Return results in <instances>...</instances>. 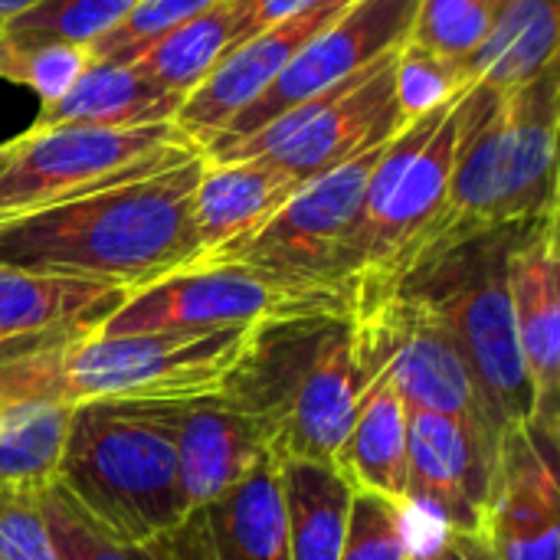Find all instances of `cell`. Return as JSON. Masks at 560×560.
<instances>
[{"instance_id": "obj_1", "label": "cell", "mask_w": 560, "mask_h": 560, "mask_svg": "<svg viewBox=\"0 0 560 560\" xmlns=\"http://www.w3.org/2000/svg\"><path fill=\"white\" fill-rule=\"evenodd\" d=\"M203 154L0 220V266L141 289L200 259L194 190Z\"/></svg>"}, {"instance_id": "obj_2", "label": "cell", "mask_w": 560, "mask_h": 560, "mask_svg": "<svg viewBox=\"0 0 560 560\" xmlns=\"http://www.w3.org/2000/svg\"><path fill=\"white\" fill-rule=\"evenodd\" d=\"M220 394L256 420L276 463L335 466L364 397L351 318L256 325Z\"/></svg>"}, {"instance_id": "obj_3", "label": "cell", "mask_w": 560, "mask_h": 560, "mask_svg": "<svg viewBox=\"0 0 560 560\" xmlns=\"http://www.w3.org/2000/svg\"><path fill=\"white\" fill-rule=\"evenodd\" d=\"M253 328L98 335L72 328L0 348V400H174L220 390Z\"/></svg>"}, {"instance_id": "obj_4", "label": "cell", "mask_w": 560, "mask_h": 560, "mask_svg": "<svg viewBox=\"0 0 560 560\" xmlns=\"http://www.w3.org/2000/svg\"><path fill=\"white\" fill-rule=\"evenodd\" d=\"M177 400H89L72 413L56 486L121 541H151L184 518Z\"/></svg>"}, {"instance_id": "obj_5", "label": "cell", "mask_w": 560, "mask_h": 560, "mask_svg": "<svg viewBox=\"0 0 560 560\" xmlns=\"http://www.w3.org/2000/svg\"><path fill=\"white\" fill-rule=\"evenodd\" d=\"M463 92L407 121L384 144L368 177L341 269L351 318L400 285L420 240L443 210L459 151Z\"/></svg>"}, {"instance_id": "obj_6", "label": "cell", "mask_w": 560, "mask_h": 560, "mask_svg": "<svg viewBox=\"0 0 560 560\" xmlns=\"http://www.w3.org/2000/svg\"><path fill=\"white\" fill-rule=\"evenodd\" d=\"M522 230L525 226L466 240L417 266L397 285L423 299L443 318L499 436L509 427H532V384L509 292V253Z\"/></svg>"}, {"instance_id": "obj_7", "label": "cell", "mask_w": 560, "mask_h": 560, "mask_svg": "<svg viewBox=\"0 0 560 560\" xmlns=\"http://www.w3.org/2000/svg\"><path fill=\"white\" fill-rule=\"evenodd\" d=\"M197 154L203 148L174 121L138 128H30L16 141L0 144V220L138 180Z\"/></svg>"}, {"instance_id": "obj_8", "label": "cell", "mask_w": 560, "mask_h": 560, "mask_svg": "<svg viewBox=\"0 0 560 560\" xmlns=\"http://www.w3.org/2000/svg\"><path fill=\"white\" fill-rule=\"evenodd\" d=\"M312 315L351 318L348 295L331 285L295 282L243 262L197 259L135 289L95 331H226Z\"/></svg>"}, {"instance_id": "obj_9", "label": "cell", "mask_w": 560, "mask_h": 560, "mask_svg": "<svg viewBox=\"0 0 560 560\" xmlns=\"http://www.w3.org/2000/svg\"><path fill=\"white\" fill-rule=\"evenodd\" d=\"M351 325L364 384L384 381L410 410L456 417L499 450L502 436L482 407L469 368L443 318L423 299L397 289L354 315Z\"/></svg>"}, {"instance_id": "obj_10", "label": "cell", "mask_w": 560, "mask_h": 560, "mask_svg": "<svg viewBox=\"0 0 560 560\" xmlns=\"http://www.w3.org/2000/svg\"><path fill=\"white\" fill-rule=\"evenodd\" d=\"M394 62L397 52L384 56L368 72L289 108L276 121L262 125L243 141L217 151H203L207 161H249L262 158L308 184L358 154L387 144L400 128V108L394 98Z\"/></svg>"}, {"instance_id": "obj_11", "label": "cell", "mask_w": 560, "mask_h": 560, "mask_svg": "<svg viewBox=\"0 0 560 560\" xmlns=\"http://www.w3.org/2000/svg\"><path fill=\"white\" fill-rule=\"evenodd\" d=\"M381 151L384 144L302 184L256 233L207 259L243 262L295 282L341 289L348 243L361 213L368 177Z\"/></svg>"}, {"instance_id": "obj_12", "label": "cell", "mask_w": 560, "mask_h": 560, "mask_svg": "<svg viewBox=\"0 0 560 560\" xmlns=\"http://www.w3.org/2000/svg\"><path fill=\"white\" fill-rule=\"evenodd\" d=\"M420 0H354L335 23L308 39V46L285 66V72L246 105L203 151L226 148L276 121L289 108L368 72L384 56L397 52L413 30Z\"/></svg>"}, {"instance_id": "obj_13", "label": "cell", "mask_w": 560, "mask_h": 560, "mask_svg": "<svg viewBox=\"0 0 560 560\" xmlns=\"http://www.w3.org/2000/svg\"><path fill=\"white\" fill-rule=\"evenodd\" d=\"M509 292L518 348L532 384V430L558 446L560 430V259L558 213L525 226L509 253Z\"/></svg>"}, {"instance_id": "obj_14", "label": "cell", "mask_w": 560, "mask_h": 560, "mask_svg": "<svg viewBox=\"0 0 560 560\" xmlns=\"http://www.w3.org/2000/svg\"><path fill=\"white\" fill-rule=\"evenodd\" d=\"M558 446L528 423L509 427L495 450L482 535L495 560H560Z\"/></svg>"}, {"instance_id": "obj_15", "label": "cell", "mask_w": 560, "mask_h": 560, "mask_svg": "<svg viewBox=\"0 0 560 560\" xmlns=\"http://www.w3.org/2000/svg\"><path fill=\"white\" fill-rule=\"evenodd\" d=\"M495 450L463 420L410 410L407 505L423 509L450 532H482Z\"/></svg>"}, {"instance_id": "obj_16", "label": "cell", "mask_w": 560, "mask_h": 560, "mask_svg": "<svg viewBox=\"0 0 560 560\" xmlns=\"http://www.w3.org/2000/svg\"><path fill=\"white\" fill-rule=\"evenodd\" d=\"M354 0H318L295 16L256 33L253 39L230 49L220 66L184 98L174 125L207 148L246 105H253L285 66L308 46L315 33L335 23Z\"/></svg>"}, {"instance_id": "obj_17", "label": "cell", "mask_w": 560, "mask_h": 560, "mask_svg": "<svg viewBox=\"0 0 560 560\" xmlns=\"http://www.w3.org/2000/svg\"><path fill=\"white\" fill-rule=\"evenodd\" d=\"M167 545L174 560H289L279 463L259 459L230 492L187 512Z\"/></svg>"}, {"instance_id": "obj_18", "label": "cell", "mask_w": 560, "mask_h": 560, "mask_svg": "<svg viewBox=\"0 0 560 560\" xmlns=\"http://www.w3.org/2000/svg\"><path fill=\"white\" fill-rule=\"evenodd\" d=\"M266 456L256 420L220 390L177 400V495L184 515L230 492Z\"/></svg>"}, {"instance_id": "obj_19", "label": "cell", "mask_w": 560, "mask_h": 560, "mask_svg": "<svg viewBox=\"0 0 560 560\" xmlns=\"http://www.w3.org/2000/svg\"><path fill=\"white\" fill-rule=\"evenodd\" d=\"M509 108V203L515 226L558 213L560 72L548 66L532 82L505 92Z\"/></svg>"}, {"instance_id": "obj_20", "label": "cell", "mask_w": 560, "mask_h": 560, "mask_svg": "<svg viewBox=\"0 0 560 560\" xmlns=\"http://www.w3.org/2000/svg\"><path fill=\"white\" fill-rule=\"evenodd\" d=\"M302 184L262 158L207 161L194 190L190 217L200 259L256 233Z\"/></svg>"}, {"instance_id": "obj_21", "label": "cell", "mask_w": 560, "mask_h": 560, "mask_svg": "<svg viewBox=\"0 0 560 560\" xmlns=\"http://www.w3.org/2000/svg\"><path fill=\"white\" fill-rule=\"evenodd\" d=\"M131 289L0 266V348L72 328H98Z\"/></svg>"}, {"instance_id": "obj_22", "label": "cell", "mask_w": 560, "mask_h": 560, "mask_svg": "<svg viewBox=\"0 0 560 560\" xmlns=\"http://www.w3.org/2000/svg\"><path fill=\"white\" fill-rule=\"evenodd\" d=\"M184 105V95L161 89L144 79L135 66L89 62L72 89L43 105L33 128L52 125H95V128H138L174 121Z\"/></svg>"}, {"instance_id": "obj_23", "label": "cell", "mask_w": 560, "mask_h": 560, "mask_svg": "<svg viewBox=\"0 0 560 560\" xmlns=\"http://www.w3.org/2000/svg\"><path fill=\"white\" fill-rule=\"evenodd\" d=\"M407 436L410 407L390 384L368 381L335 469L351 489L407 505Z\"/></svg>"}, {"instance_id": "obj_24", "label": "cell", "mask_w": 560, "mask_h": 560, "mask_svg": "<svg viewBox=\"0 0 560 560\" xmlns=\"http://www.w3.org/2000/svg\"><path fill=\"white\" fill-rule=\"evenodd\" d=\"M558 0H502L489 36L463 62L469 82L512 92L558 62Z\"/></svg>"}, {"instance_id": "obj_25", "label": "cell", "mask_w": 560, "mask_h": 560, "mask_svg": "<svg viewBox=\"0 0 560 560\" xmlns=\"http://www.w3.org/2000/svg\"><path fill=\"white\" fill-rule=\"evenodd\" d=\"M72 404L52 397L0 400V492L43 495L59 479Z\"/></svg>"}, {"instance_id": "obj_26", "label": "cell", "mask_w": 560, "mask_h": 560, "mask_svg": "<svg viewBox=\"0 0 560 560\" xmlns=\"http://www.w3.org/2000/svg\"><path fill=\"white\" fill-rule=\"evenodd\" d=\"M289 560H338L348 528L351 482L328 463H279Z\"/></svg>"}, {"instance_id": "obj_27", "label": "cell", "mask_w": 560, "mask_h": 560, "mask_svg": "<svg viewBox=\"0 0 560 560\" xmlns=\"http://www.w3.org/2000/svg\"><path fill=\"white\" fill-rule=\"evenodd\" d=\"M230 49H236V7L233 0H217L151 43L131 66L161 89L187 98Z\"/></svg>"}, {"instance_id": "obj_28", "label": "cell", "mask_w": 560, "mask_h": 560, "mask_svg": "<svg viewBox=\"0 0 560 560\" xmlns=\"http://www.w3.org/2000/svg\"><path fill=\"white\" fill-rule=\"evenodd\" d=\"M39 509L59 560H174L167 532L151 541H121L95 525L59 486L39 495Z\"/></svg>"}, {"instance_id": "obj_29", "label": "cell", "mask_w": 560, "mask_h": 560, "mask_svg": "<svg viewBox=\"0 0 560 560\" xmlns=\"http://www.w3.org/2000/svg\"><path fill=\"white\" fill-rule=\"evenodd\" d=\"M131 7L135 0H39L10 20L0 36L13 43H62L89 49Z\"/></svg>"}, {"instance_id": "obj_30", "label": "cell", "mask_w": 560, "mask_h": 560, "mask_svg": "<svg viewBox=\"0 0 560 560\" xmlns=\"http://www.w3.org/2000/svg\"><path fill=\"white\" fill-rule=\"evenodd\" d=\"M499 7L502 0H420L410 43L463 69L489 36Z\"/></svg>"}, {"instance_id": "obj_31", "label": "cell", "mask_w": 560, "mask_h": 560, "mask_svg": "<svg viewBox=\"0 0 560 560\" xmlns=\"http://www.w3.org/2000/svg\"><path fill=\"white\" fill-rule=\"evenodd\" d=\"M407 515L410 505L354 489L338 560H413L417 545Z\"/></svg>"}, {"instance_id": "obj_32", "label": "cell", "mask_w": 560, "mask_h": 560, "mask_svg": "<svg viewBox=\"0 0 560 560\" xmlns=\"http://www.w3.org/2000/svg\"><path fill=\"white\" fill-rule=\"evenodd\" d=\"M213 3L217 0H135V7L89 46V59L131 66L151 43Z\"/></svg>"}, {"instance_id": "obj_33", "label": "cell", "mask_w": 560, "mask_h": 560, "mask_svg": "<svg viewBox=\"0 0 560 560\" xmlns=\"http://www.w3.org/2000/svg\"><path fill=\"white\" fill-rule=\"evenodd\" d=\"M466 85H472L459 66L427 52L417 43H404L397 49V62H394V98L400 108L404 125L427 115L430 108L450 102L453 95H459Z\"/></svg>"}, {"instance_id": "obj_34", "label": "cell", "mask_w": 560, "mask_h": 560, "mask_svg": "<svg viewBox=\"0 0 560 560\" xmlns=\"http://www.w3.org/2000/svg\"><path fill=\"white\" fill-rule=\"evenodd\" d=\"M0 560H59L39 495L0 492Z\"/></svg>"}, {"instance_id": "obj_35", "label": "cell", "mask_w": 560, "mask_h": 560, "mask_svg": "<svg viewBox=\"0 0 560 560\" xmlns=\"http://www.w3.org/2000/svg\"><path fill=\"white\" fill-rule=\"evenodd\" d=\"M318 0H233L236 7V46L253 39L256 33L295 16L305 7H315Z\"/></svg>"}, {"instance_id": "obj_36", "label": "cell", "mask_w": 560, "mask_h": 560, "mask_svg": "<svg viewBox=\"0 0 560 560\" xmlns=\"http://www.w3.org/2000/svg\"><path fill=\"white\" fill-rule=\"evenodd\" d=\"M413 560H495L492 548L486 541L482 532H450L443 528V535L433 541V548L417 551Z\"/></svg>"}, {"instance_id": "obj_37", "label": "cell", "mask_w": 560, "mask_h": 560, "mask_svg": "<svg viewBox=\"0 0 560 560\" xmlns=\"http://www.w3.org/2000/svg\"><path fill=\"white\" fill-rule=\"evenodd\" d=\"M33 3H39V0H0V30H3L10 20H16L20 13H26Z\"/></svg>"}]
</instances>
